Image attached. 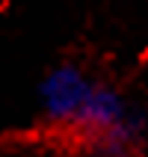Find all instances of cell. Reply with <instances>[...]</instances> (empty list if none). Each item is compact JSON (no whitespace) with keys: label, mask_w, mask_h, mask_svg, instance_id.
<instances>
[{"label":"cell","mask_w":148,"mask_h":157,"mask_svg":"<svg viewBox=\"0 0 148 157\" xmlns=\"http://www.w3.org/2000/svg\"><path fill=\"white\" fill-rule=\"evenodd\" d=\"M39 113L51 133L86 157H139L145 116L113 80L80 62L53 65L39 83Z\"/></svg>","instance_id":"obj_1"}]
</instances>
